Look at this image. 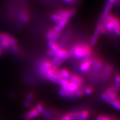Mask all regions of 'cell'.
Instances as JSON below:
<instances>
[{
    "mask_svg": "<svg viewBox=\"0 0 120 120\" xmlns=\"http://www.w3.org/2000/svg\"><path fill=\"white\" fill-rule=\"evenodd\" d=\"M73 56L77 59L85 60L91 59L93 51L91 45L83 43L76 44L72 48Z\"/></svg>",
    "mask_w": 120,
    "mask_h": 120,
    "instance_id": "1",
    "label": "cell"
},
{
    "mask_svg": "<svg viewBox=\"0 0 120 120\" xmlns=\"http://www.w3.org/2000/svg\"><path fill=\"white\" fill-rule=\"evenodd\" d=\"M104 19V18L102 16H101V17H100L99 21L98 22V24L96 26L95 31L94 33L92 38L91 39V46H94L95 45L97 44L98 41L99 36L101 35L100 34L101 26V25H102Z\"/></svg>",
    "mask_w": 120,
    "mask_h": 120,
    "instance_id": "2",
    "label": "cell"
},
{
    "mask_svg": "<svg viewBox=\"0 0 120 120\" xmlns=\"http://www.w3.org/2000/svg\"><path fill=\"white\" fill-rule=\"evenodd\" d=\"M56 13H57L63 18L67 19L70 20L72 18L76 13V10L75 9L71 8L68 9H61L58 10Z\"/></svg>",
    "mask_w": 120,
    "mask_h": 120,
    "instance_id": "3",
    "label": "cell"
},
{
    "mask_svg": "<svg viewBox=\"0 0 120 120\" xmlns=\"http://www.w3.org/2000/svg\"><path fill=\"white\" fill-rule=\"evenodd\" d=\"M61 33L56 32L52 28L49 29L46 35V38L49 41L48 44L56 42V41L61 36Z\"/></svg>",
    "mask_w": 120,
    "mask_h": 120,
    "instance_id": "4",
    "label": "cell"
},
{
    "mask_svg": "<svg viewBox=\"0 0 120 120\" xmlns=\"http://www.w3.org/2000/svg\"><path fill=\"white\" fill-rule=\"evenodd\" d=\"M0 38L4 39L7 41L11 45L12 47L18 45V41L16 39V38L9 33L6 32H0Z\"/></svg>",
    "mask_w": 120,
    "mask_h": 120,
    "instance_id": "5",
    "label": "cell"
},
{
    "mask_svg": "<svg viewBox=\"0 0 120 120\" xmlns=\"http://www.w3.org/2000/svg\"><path fill=\"white\" fill-rule=\"evenodd\" d=\"M92 59H87L82 60L79 66V69L81 72H87L92 67Z\"/></svg>",
    "mask_w": 120,
    "mask_h": 120,
    "instance_id": "6",
    "label": "cell"
},
{
    "mask_svg": "<svg viewBox=\"0 0 120 120\" xmlns=\"http://www.w3.org/2000/svg\"><path fill=\"white\" fill-rule=\"evenodd\" d=\"M68 80L70 82H75V84H76L81 87H82L84 84V80L82 78L76 74L71 75Z\"/></svg>",
    "mask_w": 120,
    "mask_h": 120,
    "instance_id": "7",
    "label": "cell"
},
{
    "mask_svg": "<svg viewBox=\"0 0 120 120\" xmlns=\"http://www.w3.org/2000/svg\"><path fill=\"white\" fill-rule=\"evenodd\" d=\"M68 52V50H67L66 49L61 48L57 52H55V57H57L59 59H62L66 57Z\"/></svg>",
    "mask_w": 120,
    "mask_h": 120,
    "instance_id": "8",
    "label": "cell"
},
{
    "mask_svg": "<svg viewBox=\"0 0 120 120\" xmlns=\"http://www.w3.org/2000/svg\"><path fill=\"white\" fill-rule=\"evenodd\" d=\"M27 114L29 116V117L33 120L34 119L39 117L41 114L35 108L31 109L28 112H27Z\"/></svg>",
    "mask_w": 120,
    "mask_h": 120,
    "instance_id": "9",
    "label": "cell"
},
{
    "mask_svg": "<svg viewBox=\"0 0 120 120\" xmlns=\"http://www.w3.org/2000/svg\"><path fill=\"white\" fill-rule=\"evenodd\" d=\"M51 20L53 21L57 25L60 24L65 18H63L62 16H60L57 13H54L52 14L51 15Z\"/></svg>",
    "mask_w": 120,
    "mask_h": 120,
    "instance_id": "10",
    "label": "cell"
},
{
    "mask_svg": "<svg viewBox=\"0 0 120 120\" xmlns=\"http://www.w3.org/2000/svg\"><path fill=\"white\" fill-rule=\"evenodd\" d=\"M60 73L63 79H68V80L72 75V73L70 71L67 69L64 68L60 70Z\"/></svg>",
    "mask_w": 120,
    "mask_h": 120,
    "instance_id": "11",
    "label": "cell"
},
{
    "mask_svg": "<svg viewBox=\"0 0 120 120\" xmlns=\"http://www.w3.org/2000/svg\"><path fill=\"white\" fill-rule=\"evenodd\" d=\"M112 7H113V5L111 4L107 3L104 8L103 14L101 16H102L104 18L106 17L107 15H108L111 13V11L112 9Z\"/></svg>",
    "mask_w": 120,
    "mask_h": 120,
    "instance_id": "12",
    "label": "cell"
},
{
    "mask_svg": "<svg viewBox=\"0 0 120 120\" xmlns=\"http://www.w3.org/2000/svg\"><path fill=\"white\" fill-rule=\"evenodd\" d=\"M48 46L49 47V49L55 52V53L61 48L60 45L57 42L48 44Z\"/></svg>",
    "mask_w": 120,
    "mask_h": 120,
    "instance_id": "13",
    "label": "cell"
},
{
    "mask_svg": "<svg viewBox=\"0 0 120 120\" xmlns=\"http://www.w3.org/2000/svg\"><path fill=\"white\" fill-rule=\"evenodd\" d=\"M35 108L40 114H41L44 110V105L43 103L39 102L36 104Z\"/></svg>",
    "mask_w": 120,
    "mask_h": 120,
    "instance_id": "14",
    "label": "cell"
},
{
    "mask_svg": "<svg viewBox=\"0 0 120 120\" xmlns=\"http://www.w3.org/2000/svg\"><path fill=\"white\" fill-rule=\"evenodd\" d=\"M111 105H112V106L115 108L116 109L120 111V102L118 100V99L113 101Z\"/></svg>",
    "mask_w": 120,
    "mask_h": 120,
    "instance_id": "15",
    "label": "cell"
},
{
    "mask_svg": "<svg viewBox=\"0 0 120 120\" xmlns=\"http://www.w3.org/2000/svg\"><path fill=\"white\" fill-rule=\"evenodd\" d=\"M34 96H35L33 92H29L28 93H27V94L26 96L25 100L31 102L32 100H33L34 98Z\"/></svg>",
    "mask_w": 120,
    "mask_h": 120,
    "instance_id": "16",
    "label": "cell"
},
{
    "mask_svg": "<svg viewBox=\"0 0 120 120\" xmlns=\"http://www.w3.org/2000/svg\"><path fill=\"white\" fill-rule=\"evenodd\" d=\"M84 94L86 95H90L91 94L93 91V89L91 87H87L84 88Z\"/></svg>",
    "mask_w": 120,
    "mask_h": 120,
    "instance_id": "17",
    "label": "cell"
},
{
    "mask_svg": "<svg viewBox=\"0 0 120 120\" xmlns=\"http://www.w3.org/2000/svg\"><path fill=\"white\" fill-rule=\"evenodd\" d=\"M23 105L25 108H29L32 105V102L30 101H28L27 100H25L24 102L23 103Z\"/></svg>",
    "mask_w": 120,
    "mask_h": 120,
    "instance_id": "18",
    "label": "cell"
},
{
    "mask_svg": "<svg viewBox=\"0 0 120 120\" xmlns=\"http://www.w3.org/2000/svg\"><path fill=\"white\" fill-rule=\"evenodd\" d=\"M120 1V0H107V3L111 4L114 5L116 3H118Z\"/></svg>",
    "mask_w": 120,
    "mask_h": 120,
    "instance_id": "19",
    "label": "cell"
},
{
    "mask_svg": "<svg viewBox=\"0 0 120 120\" xmlns=\"http://www.w3.org/2000/svg\"><path fill=\"white\" fill-rule=\"evenodd\" d=\"M4 51H3V50L1 48V47H0V56H1L4 53Z\"/></svg>",
    "mask_w": 120,
    "mask_h": 120,
    "instance_id": "20",
    "label": "cell"
},
{
    "mask_svg": "<svg viewBox=\"0 0 120 120\" xmlns=\"http://www.w3.org/2000/svg\"><path fill=\"white\" fill-rule=\"evenodd\" d=\"M64 1L66 3H72L73 1V0H64Z\"/></svg>",
    "mask_w": 120,
    "mask_h": 120,
    "instance_id": "21",
    "label": "cell"
},
{
    "mask_svg": "<svg viewBox=\"0 0 120 120\" xmlns=\"http://www.w3.org/2000/svg\"><path fill=\"white\" fill-rule=\"evenodd\" d=\"M118 100L120 101V96L118 97Z\"/></svg>",
    "mask_w": 120,
    "mask_h": 120,
    "instance_id": "22",
    "label": "cell"
}]
</instances>
